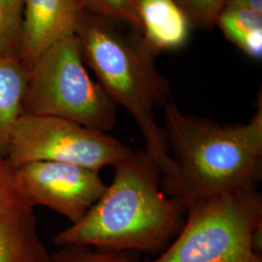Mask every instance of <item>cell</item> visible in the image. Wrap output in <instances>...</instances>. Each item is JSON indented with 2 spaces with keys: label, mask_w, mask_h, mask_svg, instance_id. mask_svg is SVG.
I'll return each instance as SVG.
<instances>
[{
  "label": "cell",
  "mask_w": 262,
  "mask_h": 262,
  "mask_svg": "<svg viewBox=\"0 0 262 262\" xmlns=\"http://www.w3.org/2000/svg\"><path fill=\"white\" fill-rule=\"evenodd\" d=\"M83 10L81 0H24L19 59L30 68L52 45L74 35Z\"/></svg>",
  "instance_id": "9"
},
{
  "label": "cell",
  "mask_w": 262,
  "mask_h": 262,
  "mask_svg": "<svg viewBox=\"0 0 262 262\" xmlns=\"http://www.w3.org/2000/svg\"><path fill=\"white\" fill-rule=\"evenodd\" d=\"M215 26L226 39L255 60L262 57V13L233 6H225Z\"/></svg>",
  "instance_id": "12"
},
{
  "label": "cell",
  "mask_w": 262,
  "mask_h": 262,
  "mask_svg": "<svg viewBox=\"0 0 262 262\" xmlns=\"http://www.w3.org/2000/svg\"><path fill=\"white\" fill-rule=\"evenodd\" d=\"M116 107L89 75L75 34L52 45L29 68L23 115L57 117L109 133Z\"/></svg>",
  "instance_id": "5"
},
{
  "label": "cell",
  "mask_w": 262,
  "mask_h": 262,
  "mask_svg": "<svg viewBox=\"0 0 262 262\" xmlns=\"http://www.w3.org/2000/svg\"><path fill=\"white\" fill-rule=\"evenodd\" d=\"M162 174L146 150L115 166L112 184L78 223L54 237L56 247L160 254L177 237L187 208L161 189Z\"/></svg>",
  "instance_id": "1"
},
{
  "label": "cell",
  "mask_w": 262,
  "mask_h": 262,
  "mask_svg": "<svg viewBox=\"0 0 262 262\" xmlns=\"http://www.w3.org/2000/svg\"><path fill=\"white\" fill-rule=\"evenodd\" d=\"M260 225L258 189L202 199L187 207L185 225L166 250L142 262H262L253 244Z\"/></svg>",
  "instance_id": "4"
},
{
  "label": "cell",
  "mask_w": 262,
  "mask_h": 262,
  "mask_svg": "<svg viewBox=\"0 0 262 262\" xmlns=\"http://www.w3.org/2000/svg\"><path fill=\"white\" fill-rule=\"evenodd\" d=\"M132 150L111 134L66 119L21 115L7 160L16 168L33 161H58L100 171L115 167Z\"/></svg>",
  "instance_id": "6"
},
{
  "label": "cell",
  "mask_w": 262,
  "mask_h": 262,
  "mask_svg": "<svg viewBox=\"0 0 262 262\" xmlns=\"http://www.w3.org/2000/svg\"><path fill=\"white\" fill-rule=\"evenodd\" d=\"M247 123H225L182 112L169 102L164 121L175 175L162 191L187 208L223 193L257 189L262 180V99Z\"/></svg>",
  "instance_id": "2"
},
{
  "label": "cell",
  "mask_w": 262,
  "mask_h": 262,
  "mask_svg": "<svg viewBox=\"0 0 262 262\" xmlns=\"http://www.w3.org/2000/svg\"><path fill=\"white\" fill-rule=\"evenodd\" d=\"M118 24L84 9L75 35L84 62L97 77V83L137 123L145 150L162 174L161 184H166L174 177L175 166L155 110L169 103L170 84L156 66L159 53L140 33H127Z\"/></svg>",
  "instance_id": "3"
},
{
  "label": "cell",
  "mask_w": 262,
  "mask_h": 262,
  "mask_svg": "<svg viewBox=\"0 0 262 262\" xmlns=\"http://www.w3.org/2000/svg\"><path fill=\"white\" fill-rule=\"evenodd\" d=\"M24 0H0V57H19Z\"/></svg>",
  "instance_id": "13"
},
{
  "label": "cell",
  "mask_w": 262,
  "mask_h": 262,
  "mask_svg": "<svg viewBox=\"0 0 262 262\" xmlns=\"http://www.w3.org/2000/svg\"><path fill=\"white\" fill-rule=\"evenodd\" d=\"M185 14L192 28L215 26L226 0H173Z\"/></svg>",
  "instance_id": "16"
},
{
  "label": "cell",
  "mask_w": 262,
  "mask_h": 262,
  "mask_svg": "<svg viewBox=\"0 0 262 262\" xmlns=\"http://www.w3.org/2000/svg\"><path fill=\"white\" fill-rule=\"evenodd\" d=\"M225 6H233L262 13V0H226Z\"/></svg>",
  "instance_id": "17"
},
{
  "label": "cell",
  "mask_w": 262,
  "mask_h": 262,
  "mask_svg": "<svg viewBox=\"0 0 262 262\" xmlns=\"http://www.w3.org/2000/svg\"><path fill=\"white\" fill-rule=\"evenodd\" d=\"M50 262H142L135 252L101 251L92 247L68 245L50 253Z\"/></svg>",
  "instance_id": "14"
},
{
  "label": "cell",
  "mask_w": 262,
  "mask_h": 262,
  "mask_svg": "<svg viewBox=\"0 0 262 262\" xmlns=\"http://www.w3.org/2000/svg\"><path fill=\"white\" fill-rule=\"evenodd\" d=\"M84 10L116 23L130 26L140 33L138 0H81Z\"/></svg>",
  "instance_id": "15"
},
{
  "label": "cell",
  "mask_w": 262,
  "mask_h": 262,
  "mask_svg": "<svg viewBox=\"0 0 262 262\" xmlns=\"http://www.w3.org/2000/svg\"><path fill=\"white\" fill-rule=\"evenodd\" d=\"M14 181V167L0 159V262H50L37 221Z\"/></svg>",
  "instance_id": "8"
},
{
  "label": "cell",
  "mask_w": 262,
  "mask_h": 262,
  "mask_svg": "<svg viewBox=\"0 0 262 262\" xmlns=\"http://www.w3.org/2000/svg\"><path fill=\"white\" fill-rule=\"evenodd\" d=\"M14 181L30 206L51 208L72 225L84 217L107 187L99 171L58 161H33L16 167Z\"/></svg>",
  "instance_id": "7"
},
{
  "label": "cell",
  "mask_w": 262,
  "mask_h": 262,
  "mask_svg": "<svg viewBox=\"0 0 262 262\" xmlns=\"http://www.w3.org/2000/svg\"><path fill=\"white\" fill-rule=\"evenodd\" d=\"M29 67L19 57H0V159H7L16 124L23 115Z\"/></svg>",
  "instance_id": "11"
},
{
  "label": "cell",
  "mask_w": 262,
  "mask_h": 262,
  "mask_svg": "<svg viewBox=\"0 0 262 262\" xmlns=\"http://www.w3.org/2000/svg\"><path fill=\"white\" fill-rule=\"evenodd\" d=\"M140 34L158 53L183 47L192 29L173 0H138Z\"/></svg>",
  "instance_id": "10"
}]
</instances>
